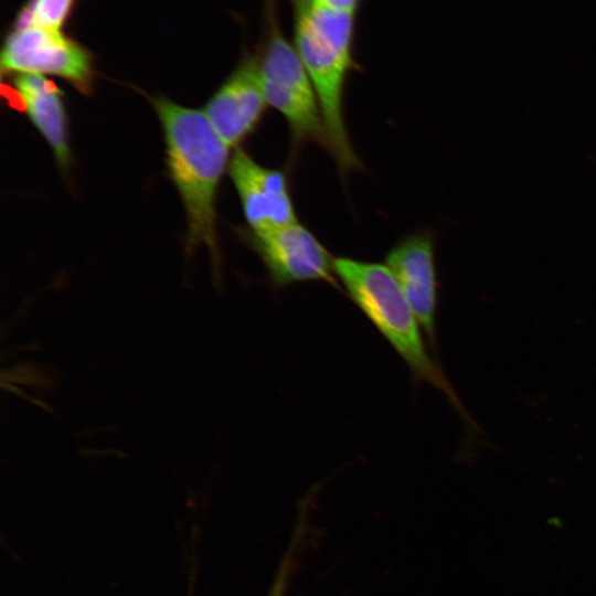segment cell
<instances>
[{"label":"cell","instance_id":"6da1fadb","mask_svg":"<svg viewBox=\"0 0 596 596\" xmlns=\"http://www.w3.org/2000/svg\"><path fill=\"white\" fill-rule=\"evenodd\" d=\"M152 103L164 135L169 174L185 210L187 243L192 247L204 244L216 256L215 201L230 166V147L204 111L166 97H157Z\"/></svg>","mask_w":596,"mask_h":596},{"label":"cell","instance_id":"7a4b0ae2","mask_svg":"<svg viewBox=\"0 0 596 596\" xmlns=\"http://www.w3.org/2000/svg\"><path fill=\"white\" fill-rule=\"evenodd\" d=\"M334 270L352 301L404 360L414 377L457 398L426 351L421 324L386 265L348 257L334 258Z\"/></svg>","mask_w":596,"mask_h":596},{"label":"cell","instance_id":"3957f363","mask_svg":"<svg viewBox=\"0 0 596 596\" xmlns=\"http://www.w3.org/2000/svg\"><path fill=\"white\" fill-rule=\"evenodd\" d=\"M259 74L268 106L286 119L294 145L318 142L327 148V132L312 82L279 19V0H265Z\"/></svg>","mask_w":596,"mask_h":596},{"label":"cell","instance_id":"277c9868","mask_svg":"<svg viewBox=\"0 0 596 596\" xmlns=\"http://www.w3.org/2000/svg\"><path fill=\"white\" fill-rule=\"evenodd\" d=\"M1 72L61 77L83 94L93 85L89 52L61 31L35 25L14 29L4 40Z\"/></svg>","mask_w":596,"mask_h":596},{"label":"cell","instance_id":"5b68a950","mask_svg":"<svg viewBox=\"0 0 596 596\" xmlns=\"http://www.w3.org/2000/svg\"><path fill=\"white\" fill-rule=\"evenodd\" d=\"M248 234L253 249L275 286L304 281L337 285L334 257L298 222Z\"/></svg>","mask_w":596,"mask_h":596},{"label":"cell","instance_id":"8992f818","mask_svg":"<svg viewBox=\"0 0 596 596\" xmlns=\"http://www.w3.org/2000/svg\"><path fill=\"white\" fill-rule=\"evenodd\" d=\"M268 106L259 74L258 51L247 53L204 107L209 121L231 147H237L260 123Z\"/></svg>","mask_w":596,"mask_h":596},{"label":"cell","instance_id":"52a82bcc","mask_svg":"<svg viewBox=\"0 0 596 596\" xmlns=\"http://www.w3.org/2000/svg\"><path fill=\"white\" fill-rule=\"evenodd\" d=\"M249 231L260 232L297 222L285 173L256 162L236 147L228 166Z\"/></svg>","mask_w":596,"mask_h":596},{"label":"cell","instance_id":"ba28073f","mask_svg":"<svg viewBox=\"0 0 596 596\" xmlns=\"http://www.w3.org/2000/svg\"><path fill=\"white\" fill-rule=\"evenodd\" d=\"M385 265L397 280L426 338L435 343L437 276L433 235L412 234L395 244Z\"/></svg>","mask_w":596,"mask_h":596},{"label":"cell","instance_id":"9c48e42d","mask_svg":"<svg viewBox=\"0 0 596 596\" xmlns=\"http://www.w3.org/2000/svg\"><path fill=\"white\" fill-rule=\"evenodd\" d=\"M13 88L28 117L51 147L58 164L62 168L68 167L71 151L61 89L46 76L35 74H17Z\"/></svg>","mask_w":596,"mask_h":596},{"label":"cell","instance_id":"30bf717a","mask_svg":"<svg viewBox=\"0 0 596 596\" xmlns=\"http://www.w3.org/2000/svg\"><path fill=\"white\" fill-rule=\"evenodd\" d=\"M74 0H31L19 12L15 28L35 25L60 31Z\"/></svg>","mask_w":596,"mask_h":596},{"label":"cell","instance_id":"8fae6325","mask_svg":"<svg viewBox=\"0 0 596 596\" xmlns=\"http://www.w3.org/2000/svg\"><path fill=\"white\" fill-rule=\"evenodd\" d=\"M289 562H290V558H287L284 562L283 567L279 572V575L277 576V579L275 582L270 596H283L284 589L286 586L287 574L289 570V566H288Z\"/></svg>","mask_w":596,"mask_h":596}]
</instances>
